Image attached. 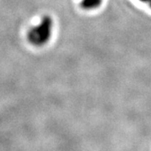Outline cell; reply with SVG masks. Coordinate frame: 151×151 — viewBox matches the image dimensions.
Listing matches in <instances>:
<instances>
[{"label": "cell", "mask_w": 151, "mask_h": 151, "mask_svg": "<svg viewBox=\"0 0 151 151\" xmlns=\"http://www.w3.org/2000/svg\"><path fill=\"white\" fill-rule=\"evenodd\" d=\"M54 23L50 16L42 17L37 24L29 29L27 39L29 42L35 46H41L48 42L52 36Z\"/></svg>", "instance_id": "1"}, {"label": "cell", "mask_w": 151, "mask_h": 151, "mask_svg": "<svg viewBox=\"0 0 151 151\" xmlns=\"http://www.w3.org/2000/svg\"><path fill=\"white\" fill-rule=\"evenodd\" d=\"M103 0H80V6L85 10H94L100 8Z\"/></svg>", "instance_id": "2"}, {"label": "cell", "mask_w": 151, "mask_h": 151, "mask_svg": "<svg viewBox=\"0 0 151 151\" xmlns=\"http://www.w3.org/2000/svg\"><path fill=\"white\" fill-rule=\"evenodd\" d=\"M137 1L139 2L143 6H145L146 8L151 10V0H137Z\"/></svg>", "instance_id": "3"}]
</instances>
